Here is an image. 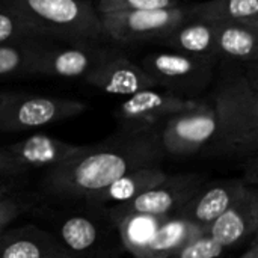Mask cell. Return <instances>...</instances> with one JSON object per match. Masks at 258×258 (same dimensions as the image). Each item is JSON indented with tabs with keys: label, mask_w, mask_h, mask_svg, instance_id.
Here are the masks:
<instances>
[{
	"label": "cell",
	"mask_w": 258,
	"mask_h": 258,
	"mask_svg": "<svg viewBox=\"0 0 258 258\" xmlns=\"http://www.w3.org/2000/svg\"><path fill=\"white\" fill-rule=\"evenodd\" d=\"M110 219L116 225L124 249L130 252L135 258L151 242L154 234L159 231V228L163 225V222L168 218L144 215V213H128V215L113 216Z\"/></svg>",
	"instance_id": "cell-22"
},
{
	"label": "cell",
	"mask_w": 258,
	"mask_h": 258,
	"mask_svg": "<svg viewBox=\"0 0 258 258\" xmlns=\"http://www.w3.org/2000/svg\"><path fill=\"white\" fill-rule=\"evenodd\" d=\"M0 258H68L51 233L24 225L0 233Z\"/></svg>",
	"instance_id": "cell-18"
},
{
	"label": "cell",
	"mask_w": 258,
	"mask_h": 258,
	"mask_svg": "<svg viewBox=\"0 0 258 258\" xmlns=\"http://www.w3.org/2000/svg\"><path fill=\"white\" fill-rule=\"evenodd\" d=\"M189 17V5L166 9L100 14L103 35L122 44H157Z\"/></svg>",
	"instance_id": "cell-7"
},
{
	"label": "cell",
	"mask_w": 258,
	"mask_h": 258,
	"mask_svg": "<svg viewBox=\"0 0 258 258\" xmlns=\"http://www.w3.org/2000/svg\"><path fill=\"white\" fill-rule=\"evenodd\" d=\"M36 36L68 42H95L103 38L98 11L89 0H0Z\"/></svg>",
	"instance_id": "cell-3"
},
{
	"label": "cell",
	"mask_w": 258,
	"mask_h": 258,
	"mask_svg": "<svg viewBox=\"0 0 258 258\" xmlns=\"http://www.w3.org/2000/svg\"><path fill=\"white\" fill-rule=\"evenodd\" d=\"M189 15L212 24L258 21V0H206L189 5Z\"/></svg>",
	"instance_id": "cell-21"
},
{
	"label": "cell",
	"mask_w": 258,
	"mask_h": 258,
	"mask_svg": "<svg viewBox=\"0 0 258 258\" xmlns=\"http://www.w3.org/2000/svg\"><path fill=\"white\" fill-rule=\"evenodd\" d=\"M32 39H38V36L14 11L0 3V45Z\"/></svg>",
	"instance_id": "cell-24"
},
{
	"label": "cell",
	"mask_w": 258,
	"mask_h": 258,
	"mask_svg": "<svg viewBox=\"0 0 258 258\" xmlns=\"http://www.w3.org/2000/svg\"><path fill=\"white\" fill-rule=\"evenodd\" d=\"M104 50L94 42H70L68 45L41 44L30 74L85 79L98 63Z\"/></svg>",
	"instance_id": "cell-12"
},
{
	"label": "cell",
	"mask_w": 258,
	"mask_h": 258,
	"mask_svg": "<svg viewBox=\"0 0 258 258\" xmlns=\"http://www.w3.org/2000/svg\"><path fill=\"white\" fill-rule=\"evenodd\" d=\"M207 180L200 174L168 175L162 183L147 190L141 197L115 207L104 209L107 216H121L128 213H144L154 216H175L195 192Z\"/></svg>",
	"instance_id": "cell-10"
},
{
	"label": "cell",
	"mask_w": 258,
	"mask_h": 258,
	"mask_svg": "<svg viewBox=\"0 0 258 258\" xmlns=\"http://www.w3.org/2000/svg\"><path fill=\"white\" fill-rule=\"evenodd\" d=\"M168 174L162 169V166H151V168H141L130 171L115 181H112L109 186L92 192L88 195L83 203L89 207L97 209H109L119 204H125L147 190L153 189L159 183H162Z\"/></svg>",
	"instance_id": "cell-16"
},
{
	"label": "cell",
	"mask_w": 258,
	"mask_h": 258,
	"mask_svg": "<svg viewBox=\"0 0 258 258\" xmlns=\"http://www.w3.org/2000/svg\"><path fill=\"white\" fill-rule=\"evenodd\" d=\"M246 187L248 186L242 178L206 181L175 216L186 219L206 231L212 222L239 200Z\"/></svg>",
	"instance_id": "cell-14"
},
{
	"label": "cell",
	"mask_w": 258,
	"mask_h": 258,
	"mask_svg": "<svg viewBox=\"0 0 258 258\" xmlns=\"http://www.w3.org/2000/svg\"><path fill=\"white\" fill-rule=\"evenodd\" d=\"M54 236L68 258H119L125 252L116 225L104 209L85 206L60 215Z\"/></svg>",
	"instance_id": "cell-4"
},
{
	"label": "cell",
	"mask_w": 258,
	"mask_h": 258,
	"mask_svg": "<svg viewBox=\"0 0 258 258\" xmlns=\"http://www.w3.org/2000/svg\"><path fill=\"white\" fill-rule=\"evenodd\" d=\"M27 209H30V203L0 186V233Z\"/></svg>",
	"instance_id": "cell-27"
},
{
	"label": "cell",
	"mask_w": 258,
	"mask_h": 258,
	"mask_svg": "<svg viewBox=\"0 0 258 258\" xmlns=\"http://www.w3.org/2000/svg\"><path fill=\"white\" fill-rule=\"evenodd\" d=\"M83 80L112 95H133L144 89L157 88L141 65L115 48H106L98 63Z\"/></svg>",
	"instance_id": "cell-11"
},
{
	"label": "cell",
	"mask_w": 258,
	"mask_h": 258,
	"mask_svg": "<svg viewBox=\"0 0 258 258\" xmlns=\"http://www.w3.org/2000/svg\"><path fill=\"white\" fill-rule=\"evenodd\" d=\"M203 233L204 230L198 225L186 219L171 216L163 222L151 242L135 258H169Z\"/></svg>",
	"instance_id": "cell-20"
},
{
	"label": "cell",
	"mask_w": 258,
	"mask_h": 258,
	"mask_svg": "<svg viewBox=\"0 0 258 258\" xmlns=\"http://www.w3.org/2000/svg\"><path fill=\"white\" fill-rule=\"evenodd\" d=\"M21 171L15 166L9 154L6 153L5 147L0 148V177H8V175H18Z\"/></svg>",
	"instance_id": "cell-28"
},
{
	"label": "cell",
	"mask_w": 258,
	"mask_h": 258,
	"mask_svg": "<svg viewBox=\"0 0 258 258\" xmlns=\"http://www.w3.org/2000/svg\"><path fill=\"white\" fill-rule=\"evenodd\" d=\"M163 159L159 130L119 128L98 144L82 145L76 156L48 169L42 190L56 200L83 201L130 171L160 166Z\"/></svg>",
	"instance_id": "cell-1"
},
{
	"label": "cell",
	"mask_w": 258,
	"mask_h": 258,
	"mask_svg": "<svg viewBox=\"0 0 258 258\" xmlns=\"http://www.w3.org/2000/svg\"><path fill=\"white\" fill-rule=\"evenodd\" d=\"M88 104L73 98L0 92V133L44 127L83 113Z\"/></svg>",
	"instance_id": "cell-6"
},
{
	"label": "cell",
	"mask_w": 258,
	"mask_h": 258,
	"mask_svg": "<svg viewBox=\"0 0 258 258\" xmlns=\"http://www.w3.org/2000/svg\"><path fill=\"white\" fill-rule=\"evenodd\" d=\"M219 60L213 56H192L178 51H156L142 59L141 67L157 88L183 98H198L215 80Z\"/></svg>",
	"instance_id": "cell-5"
},
{
	"label": "cell",
	"mask_w": 258,
	"mask_h": 258,
	"mask_svg": "<svg viewBox=\"0 0 258 258\" xmlns=\"http://www.w3.org/2000/svg\"><path fill=\"white\" fill-rule=\"evenodd\" d=\"M181 5L180 0H98V14L166 9Z\"/></svg>",
	"instance_id": "cell-25"
},
{
	"label": "cell",
	"mask_w": 258,
	"mask_h": 258,
	"mask_svg": "<svg viewBox=\"0 0 258 258\" xmlns=\"http://www.w3.org/2000/svg\"><path fill=\"white\" fill-rule=\"evenodd\" d=\"M258 230V195L248 186L239 200L212 222L206 233L225 251L237 249L251 242Z\"/></svg>",
	"instance_id": "cell-13"
},
{
	"label": "cell",
	"mask_w": 258,
	"mask_h": 258,
	"mask_svg": "<svg viewBox=\"0 0 258 258\" xmlns=\"http://www.w3.org/2000/svg\"><path fill=\"white\" fill-rule=\"evenodd\" d=\"M258 21L215 24V56L242 67L257 63Z\"/></svg>",
	"instance_id": "cell-17"
},
{
	"label": "cell",
	"mask_w": 258,
	"mask_h": 258,
	"mask_svg": "<svg viewBox=\"0 0 258 258\" xmlns=\"http://www.w3.org/2000/svg\"><path fill=\"white\" fill-rule=\"evenodd\" d=\"M39 47L38 39L0 45V77L30 74Z\"/></svg>",
	"instance_id": "cell-23"
},
{
	"label": "cell",
	"mask_w": 258,
	"mask_h": 258,
	"mask_svg": "<svg viewBox=\"0 0 258 258\" xmlns=\"http://www.w3.org/2000/svg\"><path fill=\"white\" fill-rule=\"evenodd\" d=\"M216 119L209 98L197 103L171 118L159 128V141L165 156H192L204 151L213 141Z\"/></svg>",
	"instance_id": "cell-8"
},
{
	"label": "cell",
	"mask_w": 258,
	"mask_h": 258,
	"mask_svg": "<svg viewBox=\"0 0 258 258\" xmlns=\"http://www.w3.org/2000/svg\"><path fill=\"white\" fill-rule=\"evenodd\" d=\"M239 258H258V243L257 237H252L251 242L248 243V248L246 251L240 255Z\"/></svg>",
	"instance_id": "cell-29"
},
{
	"label": "cell",
	"mask_w": 258,
	"mask_h": 258,
	"mask_svg": "<svg viewBox=\"0 0 258 258\" xmlns=\"http://www.w3.org/2000/svg\"><path fill=\"white\" fill-rule=\"evenodd\" d=\"M80 148L82 145L68 144L47 135H32L20 142L5 147L21 174L27 169H53L76 156Z\"/></svg>",
	"instance_id": "cell-15"
},
{
	"label": "cell",
	"mask_w": 258,
	"mask_h": 258,
	"mask_svg": "<svg viewBox=\"0 0 258 258\" xmlns=\"http://www.w3.org/2000/svg\"><path fill=\"white\" fill-rule=\"evenodd\" d=\"M171 51L192 56H215V24L187 18L157 42ZM218 59V57H216Z\"/></svg>",
	"instance_id": "cell-19"
},
{
	"label": "cell",
	"mask_w": 258,
	"mask_h": 258,
	"mask_svg": "<svg viewBox=\"0 0 258 258\" xmlns=\"http://www.w3.org/2000/svg\"><path fill=\"white\" fill-rule=\"evenodd\" d=\"M198 98H183L160 88L128 95L115 110L122 130H159L172 115L194 106Z\"/></svg>",
	"instance_id": "cell-9"
},
{
	"label": "cell",
	"mask_w": 258,
	"mask_h": 258,
	"mask_svg": "<svg viewBox=\"0 0 258 258\" xmlns=\"http://www.w3.org/2000/svg\"><path fill=\"white\" fill-rule=\"evenodd\" d=\"M225 252L227 251L216 242H213L204 231L203 234L190 240L187 245L180 248L177 252H174L169 258H224Z\"/></svg>",
	"instance_id": "cell-26"
},
{
	"label": "cell",
	"mask_w": 258,
	"mask_h": 258,
	"mask_svg": "<svg viewBox=\"0 0 258 258\" xmlns=\"http://www.w3.org/2000/svg\"><path fill=\"white\" fill-rule=\"evenodd\" d=\"M216 71L215 88L209 97L216 132L204 153L248 159L257 154L258 148V89L236 62L219 60Z\"/></svg>",
	"instance_id": "cell-2"
}]
</instances>
